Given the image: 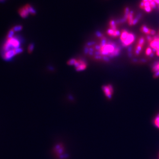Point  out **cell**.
Wrapping results in <instances>:
<instances>
[{
    "instance_id": "cell-22",
    "label": "cell",
    "mask_w": 159,
    "mask_h": 159,
    "mask_svg": "<svg viewBox=\"0 0 159 159\" xmlns=\"http://www.w3.org/2000/svg\"><path fill=\"white\" fill-rule=\"evenodd\" d=\"M158 35H159V32H158Z\"/></svg>"
},
{
    "instance_id": "cell-19",
    "label": "cell",
    "mask_w": 159,
    "mask_h": 159,
    "mask_svg": "<svg viewBox=\"0 0 159 159\" xmlns=\"http://www.w3.org/2000/svg\"><path fill=\"white\" fill-rule=\"evenodd\" d=\"M157 4H159V0H153Z\"/></svg>"
},
{
    "instance_id": "cell-16",
    "label": "cell",
    "mask_w": 159,
    "mask_h": 159,
    "mask_svg": "<svg viewBox=\"0 0 159 159\" xmlns=\"http://www.w3.org/2000/svg\"><path fill=\"white\" fill-rule=\"evenodd\" d=\"M22 29V27L20 25L15 26L14 28L12 29L14 30L15 32L21 31Z\"/></svg>"
},
{
    "instance_id": "cell-13",
    "label": "cell",
    "mask_w": 159,
    "mask_h": 159,
    "mask_svg": "<svg viewBox=\"0 0 159 159\" xmlns=\"http://www.w3.org/2000/svg\"><path fill=\"white\" fill-rule=\"evenodd\" d=\"M152 123H153V125H154L156 128L159 129V113L155 117Z\"/></svg>"
},
{
    "instance_id": "cell-14",
    "label": "cell",
    "mask_w": 159,
    "mask_h": 159,
    "mask_svg": "<svg viewBox=\"0 0 159 159\" xmlns=\"http://www.w3.org/2000/svg\"><path fill=\"white\" fill-rule=\"evenodd\" d=\"M25 7H26L28 11H29V13H31V14L34 15L35 14V11L33 8L31 7V6L29 5H27Z\"/></svg>"
},
{
    "instance_id": "cell-21",
    "label": "cell",
    "mask_w": 159,
    "mask_h": 159,
    "mask_svg": "<svg viewBox=\"0 0 159 159\" xmlns=\"http://www.w3.org/2000/svg\"><path fill=\"white\" fill-rule=\"evenodd\" d=\"M157 159H159V155H158V158Z\"/></svg>"
},
{
    "instance_id": "cell-6",
    "label": "cell",
    "mask_w": 159,
    "mask_h": 159,
    "mask_svg": "<svg viewBox=\"0 0 159 159\" xmlns=\"http://www.w3.org/2000/svg\"><path fill=\"white\" fill-rule=\"evenodd\" d=\"M77 71H83L87 67V64L85 61L81 59H76L74 65Z\"/></svg>"
},
{
    "instance_id": "cell-9",
    "label": "cell",
    "mask_w": 159,
    "mask_h": 159,
    "mask_svg": "<svg viewBox=\"0 0 159 159\" xmlns=\"http://www.w3.org/2000/svg\"><path fill=\"white\" fill-rule=\"evenodd\" d=\"M152 72L153 74L154 78H158L159 77V61L154 64L152 67Z\"/></svg>"
},
{
    "instance_id": "cell-12",
    "label": "cell",
    "mask_w": 159,
    "mask_h": 159,
    "mask_svg": "<svg viewBox=\"0 0 159 159\" xmlns=\"http://www.w3.org/2000/svg\"><path fill=\"white\" fill-rule=\"evenodd\" d=\"M145 53L146 56H149V57H153L154 55L153 50L149 47H147L145 49Z\"/></svg>"
},
{
    "instance_id": "cell-11",
    "label": "cell",
    "mask_w": 159,
    "mask_h": 159,
    "mask_svg": "<svg viewBox=\"0 0 159 159\" xmlns=\"http://www.w3.org/2000/svg\"><path fill=\"white\" fill-rule=\"evenodd\" d=\"M135 18H134V12L132 11H129V13L127 17L126 21H128L129 25L130 26L133 25V23L134 20Z\"/></svg>"
},
{
    "instance_id": "cell-18",
    "label": "cell",
    "mask_w": 159,
    "mask_h": 159,
    "mask_svg": "<svg viewBox=\"0 0 159 159\" xmlns=\"http://www.w3.org/2000/svg\"><path fill=\"white\" fill-rule=\"evenodd\" d=\"M140 7L142 9H144V2H142L141 3H140Z\"/></svg>"
},
{
    "instance_id": "cell-3",
    "label": "cell",
    "mask_w": 159,
    "mask_h": 159,
    "mask_svg": "<svg viewBox=\"0 0 159 159\" xmlns=\"http://www.w3.org/2000/svg\"><path fill=\"white\" fill-rule=\"evenodd\" d=\"M146 40L148 43V46L153 50L154 53L156 54L159 57V35H155L154 36L146 35Z\"/></svg>"
},
{
    "instance_id": "cell-1",
    "label": "cell",
    "mask_w": 159,
    "mask_h": 159,
    "mask_svg": "<svg viewBox=\"0 0 159 159\" xmlns=\"http://www.w3.org/2000/svg\"><path fill=\"white\" fill-rule=\"evenodd\" d=\"M97 36L100 38L99 43L93 45L92 43L91 45L93 48H90L89 51L86 52L90 55H93L96 59L108 61L111 58L117 57L120 54L121 48L115 43L107 39L100 32L97 33Z\"/></svg>"
},
{
    "instance_id": "cell-4",
    "label": "cell",
    "mask_w": 159,
    "mask_h": 159,
    "mask_svg": "<svg viewBox=\"0 0 159 159\" xmlns=\"http://www.w3.org/2000/svg\"><path fill=\"white\" fill-rule=\"evenodd\" d=\"M145 41H146V39H145L144 36H141L138 39L134 49L135 55L139 56L141 54L144 49Z\"/></svg>"
},
{
    "instance_id": "cell-10",
    "label": "cell",
    "mask_w": 159,
    "mask_h": 159,
    "mask_svg": "<svg viewBox=\"0 0 159 159\" xmlns=\"http://www.w3.org/2000/svg\"><path fill=\"white\" fill-rule=\"evenodd\" d=\"M19 13L22 18H26L29 16V12L25 7H22L19 10Z\"/></svg>"
},
{
    "instance_id": "cell-20",
    "label": "cell",
    "mask_w": 159,
    "mask_h": 159,
    "mask_svg": "<svg viewBox=\"0 0 159 159\" xmlns=\"http://www.w3.org/2000/svg\"><path fill=\"white\" fill-rule=\"evenodd\" d=\"M143 2H148V0H143Z\"/></svg>"
},
{
    "instance_id": "cell-15",
    "label": "cell",
    "mask_w": 159,
    "mask_h": 159,
    "mask_svg": "<svg viewBox=\"0 0 159 159\" xmlns=\"http://www.w3.org/2000/svg\"><path fill=\"white\" fill-rule=\"evenodd\" d=\"M34 45L33 44L31 43V44L29 45V48H28V52L29 53H31L33 51L34 49Z\"/></svg>"
},
{
    "instance_id": "cell-7",
    "label": "cell",
    "mask_w": 159,
    "mask_h": 159,
    "mask_svg": "<svg viewBox=\"0 0 159 159\" xmlns=\"http://www.w3.org/2000/svg\"><path fill=\"white\" fill-rule=\"evenodd\" d=\"M140 31L142 33H144L146 35H150V36H154L156 34V31L153 29H152L148 28L147 26L143 25L142 26Z\"/></svg>"
},
{
    "instance_id": "cell-8",
    "label": "cell",
    "mask_w": 159,
    "mask_h": 159,
    "mask_svg": "<svg viewBox=\"0 0 159 159\" xmlns=\"http://www.w3.org/2000/svg\"><path fill=\"white\" fill-rule=\"evenodd\" d=\"M54 151L55 152V155L58 156V157L61 159L63 157L62 154L63 152H64V147H63V145L61 144H57L54 147Z\"/></svg>"
},
{
    "instance_id": "cell-2",
    "label": "cell",
    "mask_w": 159,
    "mask_h": 159,
    "mask_svg": "<svg viewBox=\"0 0 159 159\" xmlns=\"http://www.w3.org/2000/svg\"><path fill=\"white\" fill-rule=\"evenodd\" d=\"M120 42L122 46L127 47L132 44L135 40V35L134 33L126 30H122L120 36Z\"/></svg>"
},
{
    "instance_id": "cell-17",
    "label": "cell",
    "mask_w": 159,
    "mask_h": 159,
    "mask_svg": "<svg viewBox=\"0 0 159 159\" xmlns=\"http://www.w3.org/2000/svg\"><path fill=\"white\" fill-rule=\"evenodd\" d=\"M144 10H145L146 12H150L152 10V9L151 7L150 6H149V7H145V9H144Z\"/></svg>"
},
{
    "instance_id": "cell-5",
    "label": "cell",
    "mask_w": 159,
    "mask_h": 159,
    "mask_svg": "<svg viewBox=\"0 0 159 159\" xmlns=\"http://www.w3.org/2000/svg\"><path fill=\"white\" fill-rule=\"evenodd\" d=\"M102 89L107 98L108 99H111L114 92L113 88L111 84L103 85L102 87Z\"/></svg>"
}]
</instances>
